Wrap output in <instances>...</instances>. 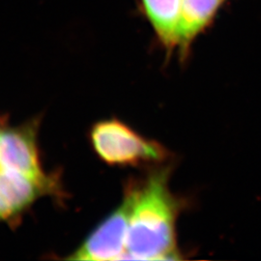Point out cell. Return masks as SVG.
Returning a JSON list of instances; mask_svg holds the SVG:
<instances>
[{"instance_id": "cell-1", "label": "cell", "mask_w": 261, "mask_h": 261, "mask_svg": "<svg viewBox=\"0 0 261 261\" xmlns=\"http://www.w3.org/2000/svg\"><path fill=\"white\" fill-rule=\"evenodd\" d=\"M168 178L166 170L157 171L126 196L129 225L123 259L179 258L175 233L179 204L169 191Z\"/></svg>"}, {"instance_id": "cell-2", "label": "cell", "mask_w": 261, "mask_h": 261, "mask_svg": "<svg viewBox=\"0 0 261 261\" xmlns=\"http://www.w3.org/2000/svg\"><path fill=\"white\" fill-rule=\"evenodd\" d=\"M90 138L98 156L110 165H137L166 157L160 144L144 139L118 120L95 124Z\"/></svg>"}, {"instance_id": "cell-3", "label": "cell", "mask_w": 261, "mask_h": 261, "mask_svg": "<svg viewBox=\"0 0 261 261\" xmlns=\"http://www.w3.org/2000/svg\"><path fill=\"white\" fill-rule=\"evenodd\" d=\"M129 202L121 206L99 224L69 259L105 261L123 259L127 251Z\"/></svg>"}, {"instance_id": "cell-4", "label": "cell", "mask_w": 261, "mask_h": 261, "mask_svg": "<svg viewBox=\"0 0 261 261\" xmlns=\"http://www.w3.org/2000/svg\"><path fill=\"white\" fill-rule=\"evenodd\" d=\"M0 168L17 171L47 184L31 127L0 130Z\"/></svg>"}, {"instance_id": "cell-5", "label": "cell", "mask_w": 261, "mask_h": 261, "mask_svg": "<svg viewBox=\"0 0 261 261\" xmlns=\"http://www.w3.org/2000/svg\"><path fill=\"white\" fill-rule=\"evenodd\" d=\"M46 185L17 171L0 168V219L21 212L40 196Z\"/></svg>"}, {"instance_id": "cell-6", "label": "cell", "mask_w": 261, "mask_h": 261, "mask_svg": "<svg viewBox=\"0 0 261 261\" xmlns=\"http://www.w3.org/2000/svg\"><path fill=\"white\" fill-rule=\"evenodd\" d=\"M142 4L160 40L167 47H178L182 0H142Z\"/></svg>"}, {"instance_id": "cell-7", "label": "cell", "mask_w": 261, "mask_h": 261, "mask_svg": "<svg viewBox=\"0 0 261 261\" xmlns=\"http://www.w3.org/2000/svg\"><path fill=\"white\" fill-rule=\"evenodd\" d=\"M223 0H182L178 47L186 49L212 19Z\"/></svg>"}, {"instance_id": "cell-8", "label": "cell", "mask_w": 261, "mask_h": 261, "mask_svg": "<svg viewBox=\"0 0 261 261\" xmlns=\"http://www.w3.org/2000/svg\"><path fill=\"white\" fill-rule=\"evenodd\" d=\"M223 1H224V0H223Z\"/></svg>"}]
</instances>
